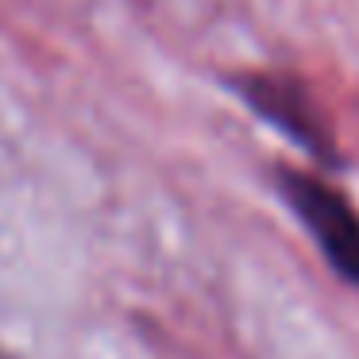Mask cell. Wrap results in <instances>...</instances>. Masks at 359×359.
Instances as JSON below:
<instances>
[{
  "instance_id": "obj_1",
  "label": "cell",
  "mask_w": 359,
  "mask_h": 359,
  "mask_svg": "<svg viewBox=\"0 0 359 359\" xmlns=\"http://www.w3.org/2000/svg\"><path fill=\"white\" fill-rule=\"evenodd\" d=\"M282 189L294 212L313 232V240L320 243V251L328 255V263L344 278L359 282V212L313 174H282Z\"/></svg>"
},
{
  "instance_id": "obj_2",
  "label": "cell",
  "mask_w": 359,
  "mask_h": 359,
  "mask_svg": "<svg viewBox=\"0 0 359 359\" xmlns=\"http://www.w3.org/2000/svg\"><path fill=\"white\" fill-rule=\"evenodd\" d=\"M243 93H248V101L259 109V116L278 124L294 143H302L313 155H328V135H325V128H320L317 112L305 101L302 89H294L282 78H255V81L243 86Z\"/></svg>"
}]
</instances>
